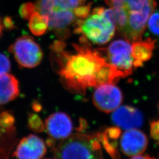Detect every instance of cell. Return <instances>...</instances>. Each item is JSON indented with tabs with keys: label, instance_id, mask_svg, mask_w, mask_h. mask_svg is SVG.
Listing matches in <instances>:
<instances>
[{
	"label": "cell",
	"instance_id": "cell-1",
	"mask_svg": "<svg viewBox=\"0 0 159 159\" xmlns=\"http://www.w3.org/2000/svg\"><path fill=\"white\" fill-rule=\"evenodd\" d=\"M80 42L73 45V53L64 48L52 51L53 65L63 85L71 92L84 94L89 88L117 83L119 75L102 54L91 48L84 37Z\"/></svg>",
	"mask_w": 159,
	"mask_h": 159
},
{
	"label": "cell",
	"instance_id": "cell-2",
	"mask_svg": "<svg viewBox=\"0 0 159 159\" xmlns=\"http://www.w3.org/2000/svg\"><path fill=\"white\" fill-rule=\"evenodd\" d=\"M105 1L113 10L120 34L128 41L141 40L148 20L156 9V0Z\"/></svg>",
	"mask_w": 159,
	"mask_h": 159
},
{
	"label": "cell",
	"instance_id": "cell-3",
	"mask_svg": "<svg viewBox=\"0 0 159 159\" xmlns=\"http://www.w3.org/2000/svg\"><path fill=\"white\" fill-rule=\"evenodd\" d=\"M87 0H37V11L48 18L49 27L60 40L70 35V28L75 25L79 19L75 10L85 4Z\"/></svg>",
	"mask_w": 159,
	"mask_h": 159
},
{
	"label": "cell",
	"instance_id": "cell-4",
	"mask_svg": "<svg viewBox=\"0 0 159 159\" xmlns=\"http://www.w3.org/2000/svg\"><path fill=\"white\" fill-rule=\"evenodd\" d=\"M74 33L82 34L86 40L97 44L107 43L113 37L116 24L112 8L97 7L91 14L75 24Z\"/></svg>",
	"mask_w": 159,
	"mask_h": 159
},
{
	"label": "cell",
	"instance_id": "cell-5",
	"mask_svg": "<svg viewBox=\"0 0 159 159\" xmlns=\"http://www.w3.org/2000/svg\"><path fill=\"white\" fill-rule=\"evenodd\" d=\"M53 149L56 159H102L100 143L96 136L74 134Z\"/></svg>",
	"mask_w": 159,
	"mask_h": 159
},
{
	"label": "cell",
	"instance_id": "cell-6",
	"mask_svg": "<svg viewBox=\"0 0 159 159\" xmlns=\"http://www.w3.org/2000/svg\"><path fill=\"white\" fill-rule=\"evenodd\" d=\"M106 52L107 61L115 69L120 79L132 74L135 67L129 41L115 40L108 46Z\"/></svg>",
	"mask_w": 159,
	"mask_h": 159
},
{
	"label": "cell",
	"instance_id": "cell-7",
	"mask_svg": "<svg viewBox=\"0 0 159 159\" xmlns=\"http://www.w3.org/2000/svg\"><path fill=\"white\" fill-rule=\"evenodd\" d=\"M21 67L33 68L40 64L43 52L40 45L30 35H23L16 40L9 48Z\"/></svg>",
	"mask_w": 159,
	"mask_h": 159
},
{
	"label": "cell",
	"instance_id": "cell-8",
	"mask_svg": "<svg viewBox=\"0 0 159 159\" xmlns=\"http://www.w3.org/2000/svg\"><path fill=\"white\" fill-rule=\"evenodd\" d=\"M123 94L119 87L111 83L96 87L93 101L100 111L109 113L119 108L123 102Z\"/></svg>",
	"mask_w": 159,
	"mask_h": 159
},
{
	"label": "cell",
	"instance_id": "cell-9",
	"mask_svg": "<svg viewBox=\"0 0 159 159\" xmlns=\"http://www.w3.org/2000/svg\"><path fill=\"white\" fill-rule=\"evenodd\" d=\"M46 153L43 140L36 135L30 134L18 143L12 156L17 159H41Z\"/></svg>",
	"mask_w": 159,
	"mask_h": 159
},
{
	"label": "cell",
	"instance_id": "cell-10",
	"mask_svg": "<svg viewBox=\"0 0 159 159\" xmlns=\"http://www.w3.org/2000/svg\"><path fill=\"white\" fill-rule=\"evenodd\" d=\"M45 129L51 138L64 140L71 135L72 120L67 114L56 112L51 114L46 120Z\"/></svg>",
	"mask_w": 159,
	"mask_h": 159
},
{
	"label": "cell",
	"instance_id": "cell-11",
	"mask_svg": "<svg viewBox=\"0 0 159 159\" xmlns=\"http://www.w3.org/2000/svg\"><path fill=\"white\" fill-rule=\"evenodd\" d=\"M111 120L119 128L129 130L141 127L144 117L142 112L137 108L130 106H123L114 110Z\"/></svg>",
	"mask_w": 159,
	"mask_h": 159
},
{
	"label": "cell",
	"instance_id": "cell-12",
	"mask_svg": "<svg viewBox=\"0 0 159 159\" xmlns=\"http://www.w3.org/2000/svg\"><path fill=\"white\" fill-rule=\"evenodd\" d=\"M148 144V138L145 134L137 129L126 131L120 140L123 153L129 157L141 155L146 150Z\"/></svg>",
	"mask_w": 159,
	"mask_h": 159
},
{
	"label": "cell",
	"instance_id": "cell-13",
	"mask_svg": "<svg viewBox=\"0 0 159 159\" xmlns=\"http://www.w3.org/2000/svg\"><path fill=\"white\" fill-rule=\"evenodd\" d=\"M156 41L148 38L146 40L133 41L131 44L132 56L135 68L143 66V63L149 60L155 48Z\"/></svg>",
	"mask_w": 159,
	"mask_h": 159
},
{
	"label": "cell",
	"instance_id": "cell-14",
	"mask_svg": "<svg viewBox=\"0 0 159 159\" xmlns=\"http://www.w3.org/2000/svg\"><path fill=\"white\" fill-rule=\"evenodd\" d=\"M19 94V83L15 76L8 73L0 75V104L15 100Z\"/></svg>",
	"mask_w": 159,
	"mask_h": 159
},
{
	"label": "cell",
	"instance_id": "cell-15",
	"mask_svg": "<svg viewBox=\"0 0 159 159\" xmlns=\"http://www.w3.org/2000/svg\"><path fill=\"white\" fill-rule=\"evenodd\" d=\"M121 132L119 127H112L106 129L103 133H98L96 135L100 142L102 143L107 152L114 159L120 158L117 140L119 138Z\"/></svg>",
	"mask_w": 159,
	"mask_h": 159
},
{
	"label": "cell",
	"instance_id": "cell-16",
	"mask_svg": "<svg viewBox=\"0 0 159 159\" xmlns=\"http://www.w3.org/2000/svg\"><path fill=\"white\" fill-rule=\"evenodd\" d=\"M16 129L4 130L0 127V159H8L16 144Z\"/></svg>",
	"mask_w": 159,
	"mask_h": 159
},
{
	"label": "cell",
	"instance_id": "cell-17",
	"mask_svg": "<svg viewBox=\"0 0 159 159\" xmlns=\"http://www.w3.org/2000/svg\"><path fill=\"white\" fill-rule=\"evenodd\" d=\"M29 27L32 34L41 36L46 33L49 27L48 18L38 11L35 12L30 18Z\"/></svg>",
	"mask_w": 159,
	"mask_h": 159
},
{
	"label": "cell",
	"instance_id": "cell-18",
	"mask_svg": "<svg viewBox=\"0 0 159 159\" xmlns=\"http://www.w3.org/2000/svg\"><path fill=\"white\" fill-rule=\"evenodd\" d=\"M28 126L31 130L36 133H42L45 129V124L37 114L30 113L28 117Z\"/></svg>",
	"mask_w": 159,
	"mask_h": 159
},
{
	"label": "cell",
	"instance_id": "cell-19",
	"mask_svg": "<svg viewBox=\"0 0 159 159\" xmlns=\"http://www.w3.org/2000/svg\"><path fill=\"white\" fill-rule=\"evenodd\" d=\"M15 117L9 111H3L0 114V127L4 130L15 128Z\"/></svg>",
	"mask_w": 159,
	"mask_h": 159
},
{
	"label": "cell",
	"instance_id": "cell-20",
	"mask_svg": "<svg viewBox=\"0 0 159 159\" xmlns=\"http://www.w3.org/2000/svg\"><path fill=\"white\" fill-rule=\"evenodd\" d=\"M36 11L37 9L35 5L31 2L23 4L19 9V14L20 16L25 20H30L31 16Z\"/></svg>",
	"mask_w": 159,
	"mask_h": 159
},
{
	"label": "cell",
	"instance_id": "cell-21",
	"mask_svg": "<svg viewBox=\"0 0 159 159\" xmlns=\"http://www.w3.org/2000/svg\"><path fill=\"white\" fill-rule=\"evenodd\" d=\"M148 27L150 31L159 35V12H153L148 20Z\"/></svg>",
	"mask_w": 159,
	"mask_h": 159
},
{
	"label": "cell",
	"instance_id": "cell-22",
	"mask_svg": "<svg viewBox=\"0 0 159 159\" xmlns=\"http://www.w3.org/2000/svg\"><path fill=\"white\" fill-rule=\"evenodd\" d=\"M11 67L8 57L3 53H0V75L10 71Z\"/></svg>",
	"mask_w": 159,
	"mask_h": 159
},
{
	"label": "cell",
	"instance_id": "cell-23",
	"mask_svg": "<svg viewBox=\"0 0 159 159\" xmlns=\"http://www.w3.org/2000/svg\"><path fill=\"white\" fill-rule=\"evenodd\" d=\"M150 136L154 140L159 141V119L150 123Z\"/></svg>",
	"mask_w": 159,
	"mask_h": 159
},
{
	"label": "cell",
	"instance_id": "cell-24",
	"mask_svg": "<svg viewBox=\"0 0 159 159\" xmlns=\"http://www.w3.org/2000/svg\"><path fill=\"white\" fill-rule=\"evenodd\" d=\"M2 25L7 30H12L14 28V24L11 17H6L3 20Z\"/></svg>",
	"mask_w": 159,
	"mask_h": 159
},
{
	"label": "cell",
	"instance_id": "cell-25",
	"mask_svg": "<svg viewBox=\"0 0 159 159\" xmlns=\"http://www.w3.org/2000/svg\"><path fill=\"white\" fill-rule=\"evenodd\" d=\"M33 108L35 111L39 112L42 109L41 105L38 102H34L33 104Z\"/></svg>",
	"mask_w": 159,
	"mask_h": 159
},
{
	"label": "cell",
	"instance_id": "cell-26",
	"mask_svg": "<svg viewBox=\"0 0 159 159\" xmlns=\"http://www.w3.org/2000/svg\"><path fill=\"white\" fill-rule=\"evenodd\" d=\"M131 159H156L154 157H150L148 155H145V156H142V155H139L136 156H134L133 158Z\"/></svg>",
	"mask_w": 159,
	"mask_h": 159
},
{
	"label": "cell",
	"instance_id": "cell-27",
	"mask_svg": "<svg viewBox=\"0 0 159 159\" xmlns=\"http://www.w3.org/2000/svg\"><path fill=\"white\" fill-rule=\"evenodd\" d=\"M2 30H3V25H2V23L1 22V18H0V38L2 34Z\"/></svg>",
	"mask_w": 159,
	"mask_h": 159
},
{
	"label": "cell",
	"instance_id": "cell-28",
	"mask_svg": "<svg viewBox=\"0 0 159 159\" xmlns=\"http://www.w3.org/2000/svg\"><path fill=\"white\" fill-rule=\"evenodd\" d=\"M158 107H159V104H158Z\"/></svg>",
	"mask_w": 159,
	"mask_h": 159
},
{
	"label": "cell",
	"instance_id": "cell-29",
	"mask_svg": "<svg viewBox=\"0 0 159 159\" xmlns=\"http://www.w3.org/2000/svg\"></svg>",
	"mask_w": 159,
	"mask_h": 159
}]
</instances>
